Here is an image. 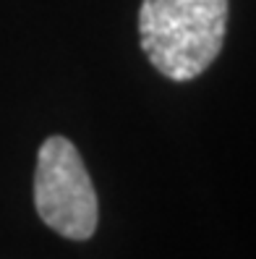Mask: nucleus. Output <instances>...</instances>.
Returning <instances> with one entry per match:
<instances>
[{
    "mask_svg": "<svg viewBox=\"0 0 256 259\" xmlns=\"http://www.w3.org/2000/svg\"><path fill=\"white\" fill-rule=\"evenodd\" d=\"M228 29V0H141V50L170 81H191L215 63Z\"/></svg>",
    "mask_w": 256,
    "mask_h": 259,
    "instance_id": "obj_1",
    "label": "nucleus"
},
{
    "mask_svg": "<svg viewBox=\"0 0 256 259\" xmlns=\"http://www.w3.org/2000/svg\"><path fill=\"white\" fill-rule=\"evenodd\" d=\"M34 207L42 223L71 241H86L97 231L99 204L79 149L66 136L44 139L37 155Z\"/></svg>",
    "mask_w": 256,
    "mask_h": 259,
    "instance_id": "obj_2",
    "label": "nucleus"
}]
</instances>
